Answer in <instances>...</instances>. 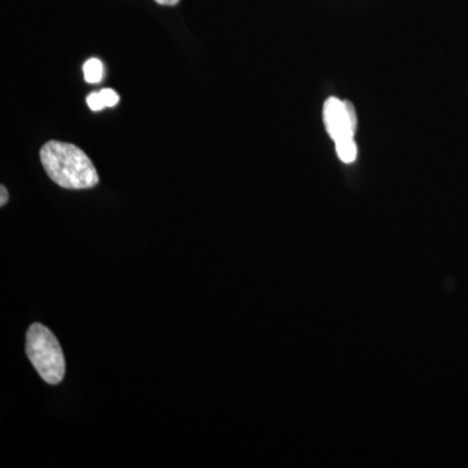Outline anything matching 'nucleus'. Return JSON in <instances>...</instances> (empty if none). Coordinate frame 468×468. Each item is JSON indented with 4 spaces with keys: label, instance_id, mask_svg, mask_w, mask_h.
Listing matches in <instances>:
<instances>
[{
    "label": "nucleus",
    "instance_id": "obj_6",
    "mask_svg": "<svg viewBox=\"0 0 468 468\" xmlns=\"http://www.w3.org/2000/svg\"><path fill=\"white\" fill-rule=\"evenodd\" d=\"M335 144V153H337V156L340 158L341 162L350 165V163H353L354 160L356 159L358 149H356V144L354 138L353 140H345Z\"/></svg>",
    "mask_w": 468,
    "mask_h": 468
},
{
    "label": "nucleus",
    "instance_id": "obj_4",
    "mask_svg": "<svg viewBox=\"0 0 468 468\" xmlns=\"http://www.w3.org/2000/svg\"><path fill=\"white\" fill-rule=\"evenodd\" d=\"M86 101H88L89 109L98 112L106 107H115L120 101V97L112 89H103L100 92H91L90 95H88Z\"/></svg>",
    "mask_w": 468,
    "mask_h": 468
},
{
    "label": "nucleus",
    "instance_id": "obj_1",
    "mask_svg": "<svg viewBox=\"0 0 468 468\" xmlns=\"http://www.w3.org/2000/svg\"><path fill=\"white\" fill-rule=\"evenodd\" d=\"M39 158L48 177L64 189H90L100 183L91 159L75 144L50 141L43 144Z\"/></svg>",
    "mask_w": 468,
    "mask_h": 468
},
{
    "label": "nucleus",
    "instance_id": "obj_3",
    "mask_svg": "<svg viewBox=\"0 0 468 468\" xmlns=\"http://www.w3.org/2000/svg\"><path fill=\"white\" fill-rule=\"evenodd\" d=\"M323 120L326 133L335 144L353 140L356 135V113L350 101L328 98L323 107Z\"/></svg>",
    "mask_w": 468,
    "mask_h": 468
},
{
    "label": "nucleus",
    "instance_id": "obj_5",
    "mask_svg": "<svg viewBox=\"0 0 468 468\" xmlns=\"http://www.w3.org/2000/svg\"><path fill=\"white\" fill-rule=\"evenodd\" d=\"M85 81L89 84H98L103 79V64L100 58H92L84 64Z\"/></svg>",
    "mask_w": 468,
    "mask_h": 468
},
{
    "label": "nucleus",
    "instance_id": "obj_7",
    "mask_svg": "<svg viewBox=\"0 0 468 468\" xmlns=\"http://www.w3.org/2000/svg\"><path fill=\"white\" fill-rule=\"evenodd\" d=\"M0 194H2V198H0V206H2V207H5V206L7 205L8 202V190L7 187L5 186V185H2V186H0Z\"/></svg>",
    "mask_w": 468,
    "mask_h": 468
},
{
    "label": "nucleus",
    "instance_id": "obj_2",
    "mask_svg": "<svg viewBox=\"0 0 468 468\" xmlns=\"http://www.w3.org/2000/svg\"><path fill=\"white\" fill-rule=\"evenodd\" d=\"M27 354L46 383H61L66 375V358L58 338L48 326L39 323L30 325L27 334Z\"/></svg>",
    "mask_w": 468,
    "mask_h": 468
},
{
    "label": "nucleus",
    "instance_id": "obj_8",
    "mask_svg": "<svg viewBox=\"0 0 468 468\" xmlns=\"http://www.w3.org/2000/svg\"><path fill=\"white\" fill-rule=\"evenodd\" d=\"M155 2L160 5H176L180 0H155Z\"/></svg>",
    "mask_w": 468,
    "mask_h": 468
}]
</instances>
